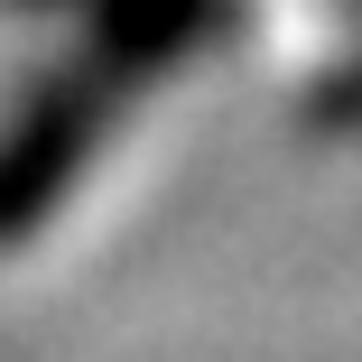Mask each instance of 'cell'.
<instances>
[{
	"mask_svg": "<svg viewBox=\"0 0 362 362\" xmlns=\"http://www.w3.org/2000/svg\"><path fill=\"white\" fill-rule=\"evenodd\" d=\"M93 130H103V84H75V93H56V103L28 112V130L0 149V242L28 233L65 195V177H75L84 149H93Z\"/></svg>",
	"mask_w": 362,
	"mask_h": 362,
	"instance_id": "cell-1",
	"label": "cell"
}]
</instances>
